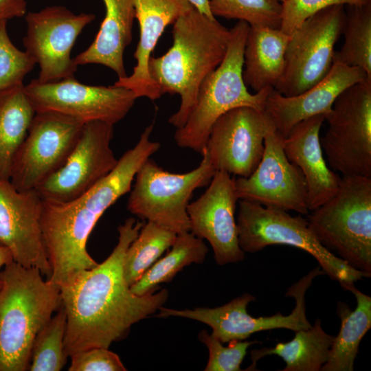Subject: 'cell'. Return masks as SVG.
<instances>
[{
  "label": "cell",
  "mask_w": 371,
  "mask_h": 371,
  "mask_svg": "<svg viewBox=\"0 0 371 371\" xmlns=\"http://www.w3.org/2000/svg\"><path fill=\"white\" fill-rule=\"evenodd\" d=\"M144 224L127 218L118 227L117 243L106 260L60 287L67 315L64 345L68 357L92 348H109L168 300L166 289L134 294L124 276L126 252Z\"/></svg>",
  "instance_id": "6da1fadb"
},
{
  "label": "cell",
  "mask_w": 371,
  "mask_h": 371,
  "mask_svg": "<svg viewBox=\"0 0 371 371\" xmlns=\"http://www.w3.org/2000/svg\"><path fill=\"white\" fill-rule=\"evenodd\" d=\"M153 128V123L148 125L114 169L86 193L67 202L42 198L41 225L52 268L48 279L59 289L98 264L87 251L88 238L104 212L130 192L142 164L160 148L150 139Z\"/></svg>",
  "instance_id": "7a4b0ae2"
},
{
  "label": "cell",
  "mask_w": 371,
  "mask_h": 371,
  "mask_svg": "<svg viewBox=\"0 0 371 371\" xmlns=\"http://www.w3.org/2000/svg\"><path fill=\"white\" fill-rule=\"evenodd\" d=\"M172 25L171 47L161 56H152L148 70L161 95H180V106L168 119L179 128L194 109L201 85L223 60L230 30L193 6Z\"/></svg>",
  "instance_id": "3957f363"
},
{
  "label": "cell",
  "mask_w": 371,
  "mask_h": 371,
  "mask_svg": "<svg viewBox=\"0 0 371 371\" xmlns=\"http://www.w3.org/2000/svg\"><path fill=\"white\" fill-rule=\"evenodd\" d=\"M43 276L14 260L1 271L0 371L28 370L36 335L62 306L59 287Z\"/></svg>",
  "instance_id": "277c9868"
},
{
  "label": "cell",
  "mask_w": 371,
  "mask_h": 371,
  "mask_svg": "<svg viewBox=\"0 0 371 371\" xmlns=\"http://www.w3.org/2000/svg\"><path fill=\"white\" fill-rule=\"evenodd\" d=\"M249 25L238 21L230 29L225 56L221 64L203 80L196 104L185 124L177 128V145L201 153L215 122L226 112L239 106L264 111L273 87L250 93L243 78L244 50Z\"/></svg>",
  "instance_id": "5b68a950"
},
{
  "label": "cell",
  "mask_w": 371,
  "mask_h": 371,
  "mask_svg": "<svg viewBox=\"0 0 371 371\" xmlns=\"http://www.w3.org/2000/svg\"><path fill=\"white\" fill-rule=\"evenodd\" d=\"M307 221L323 246L371 276V177L342 176L335 195Z\"/></svg>",
  "instance_id": "8992f818"
},
{
  "label": "cell",
  "mask_w": 371,
  "mask_h": 371,
  "mask_svg": "<svg viewBox=\"0 0 371 371\" xmlns=\"http://www.w3.org/2000/svg\"><path fill=\"white\" fill-rule=\"evenodd\" d=\"M236 218L238 243L245 253H255L272 245L301 249L318 262L332 280L356 282L371 276L357 270L326 249L308 226L307 219L287 211L239 200Z\"/></svg>",
  "instance_id": "52a82bcc"
},
{
  "label": "cell",
  "mask_w": 371,
  "mask_h": 371,
  "mask_svg": "<svg viewBox=\"0 0 371 371\" xmlns=\"http://www.w3.org/2000/svg\"><path fill=\"white\" fill-rule=\"evenodd\" d=\"M201 155L198 167L183 174L168 172L147 159L135 175L128 210L177 234L190 232V201L195 190L208 186L216 171L206 153Z\"/></svg>",
  "instance_id": "ba28073f"
},
{
  "label": "cell",
  "mask_w": 371,
  "mask_h": 371,
  "mask_svg": "<svg viewBox=\"0 0 371 371\" xmlns=\"http://www.w3.org/2000/svg\"><path fill=\"white\" fill-rule=\"evenodd\" d=\"M325 120L328 128L320 144L330 168L371 177V80L344 90Z\"/></svg>",
  "instance_id": "9c48e42d"
},
{
  "label": "cell",
  "mask_w": 371,
  "mask_h": 371,
  "mask_svg": "<svg viewBox=\"0 0 371 371\" xmlns=\"http://www.w3.org/2000/svg\"><path fill=\"white\" fill-rule=\"evenodd\" d=\"M344 5L327 7L305 20L289 36L283 74L273 88L297 95L321 81L333 64L334 47L342 35Z\"/></svg>",
  "instance_id": "30bf717a"
},
{
  "label": "cell",
  "mask_w": 371,
  "mask_h": 371,
  "mask_svg": "<svg viewBox=\"0 0 371 371\" xmlns=\"http://www.w3.org/2000/svg\"><path fill=\"white\" fill-rule=\"evenodd\" d=\"M324 274L321 267H318L288 289L285 295L295 300V306L289 315H283L278 312L268 317L251 316L247 308L250 302L255 300V297L245 293L215 308L177 310L161 306L157 317H181L205 324L212 329V334L223 344L245 340L252 334L263 330L285 328L295 332L308 329L312 325L306 315L305 294L313 279Z\"/></svg>",
  "instance_id": "8fae6325"
},
{
  "label": "cell",
  "mask_w": 371,
  "mask_h": 371,
  "mask_svg": "<svg viewBox=\"0 0 371 371\" xmlns=\"http://www.w3.org/2000/svg\"><path fill=\"white\" fill-rule=\"evenodd\" d=\"M83 124L59 113L36 112L12 161V186L19 190H36L65 164Z\"/></svg>",
  "instance_id": "7c38bea8"
},
{
  "label": "cell",
  "mask_w": 371,
  "mask_h": 371,
  "mask_svg": "<svg viewBox=\"0 0 371 371\" xmlns=\"http://www.w3.org/2000/svg\"><path fill=\"white\" fill-rule=\"evenodd\" d=\"M24 89L36 113L56 112L84 124L102 121L114 125L125 117L137 99L126 88L85 85L75 78L45 83L34 79Z\"/></svg>",
  "instance_id": "4fadbf2b"
},
{
  "label": "cell",
  "mask_w": 371,
  "mask_h": 371,
  "mask_svg": "<svg viewBox=\"0 0 371 371\" xmlns=\"http://www.w3.org/2000/svg\"><path fill=\"white\" fill-rule=\"evenodd\" d=\"M93 14H76L61 5L48 6L25 15L27 32L23 43L40 68V82L74 78L78 65L71 49L82 30L95 19Z\"/></svg>",
  "instance_id": "5bb4252c"
},
{
  "label": "cell",
  "mask_w": 371,
  "mask_h": 371,
  "mask_svg": "<svg viewBox=\"0 0 371 371\" xmlns=\"http://www.w3.org/2000/svg\"><path fill=\"white\" fill-rule=\"evenodd\" d=\"M113 126L102 121L83 124L65 164L36 189L43 199L71 201L88 192L114 169L118 159L111 147Z\"/></svg>",
  "instance_id": "9a60e30c"
},
{
  "label": "cell",
  "mask_w": 371,
  "mask_h": 371,
  "mask_svg": "<svg viewBox=\"0 0 371 371\" xmlns=\"http://www.w3.org/2000/svg\"><path fill=\"white\" fill-rule=\"evenodd\" d=\"M274 127L265 111L234 108L215 122L203 151L216 171L248 177L262 159L266 135Z\"/></svg>",
  "instance_id": "2e32d148"
},
{
  "label": "cell",
  "mask_w": 371,
  "mask_h": 371,
  "mask_svg": "<svg viewBox=\"0 0 371 371\" xmlns=\"http://www.w3.org/2000/svg\"><path fill=\"white\" fill-rule=\"evenodd\" d=\"M283 139L275 127L267 133L256 170L248 177L234 179L236 194L239 200L307 214L306 181L300 168L286 157Z\"/></svg>",
  "instance_id": "e0dca14e"
},
{
  "label": "cell",
  "mask_w": 371,
  "mask_h": 371,
  "mask_svg": "<svg viewBox=\"0 0 371 371\" xmlns=\"http://www.w3.org/2000/svg\"><path fill=\"white\" fill-rule=\"evenodd\" d=\"M43 199L37 190H19L0 179V244L13 260L48 278L52 268L41 225Z\"/></svg>",
  "instance_id": "ac0fdd59"
},
{
  "label": "cell",
  "mask_w": 371,
  "mask_h": 371,
  "mask_svg": "<svg viewBox=\"0 0 371 371\" xmlns=\"http://www.w3.org/2000/svg\"><path fill=\"white\" fill-rule=\"evenodd\" d=\"M234 179L227 172L216 171L206 190L187 208L190 232L209 242L218 265L240 262L245 258V252L238 243L235 218L239 199Z\"/></svg>",
  "instance_id": "d6986e66"
},
{
  "label": "cell",
  "mask_w": 371,
  "mask_h": 371,
  "mask_svg": "<svg viewBox=\"0 0 371 371\" xmlns=\"http://www.w3.org/2000/svg\"><path fill=\"white\" fill-rule=\"evenodd\" d=\"M368 78L364 70L333 61L328 74L305 91L287 97L272 88L264 111L284 138L300 122L317 115H326L337 96L348 87Z\"/></svg>",
  "instance_id": "ffe728a7"
},
{
  "label": "cell",
  "mask_w": 371,
  "mask_h": 371,
  "mask_svg": "<svg viewBox=\"0 0 371 371\" xmlns=\"http://www.w3.org/2000/svg\"><path fill=\"white\" fill-rule=\"evenodd\" d=\"M192 7L188 0H135V18L139 27V40L134 53L137 63L133 73L118 78L114 86L131 91L137 98L155 100L161 96L149 74L151 54L166 27Z\"/></svg>",
  "instance_id": "44dd1931"
},
{
  "label": "cell",
  "mask_w": 371,
  "mask_h": 371,
  "mask_svg": "<svg viewBox=\"0 0 371 371\" xmlns=\"http://www.w3.org/2000/svg\"><path fill=\"white\" fill-rule=\"evenodd\" d=\"M326 115H314L296 124L283 139L288 159L301 170L306 184L307 201L312 211L337 192L341 177L328 166L320 144L319 131Z\"/></svg>",
  "instance_id": "7402d4cb"
},
{
  "label": "cell",
  "mask_w": 371,
  "mask_h": 371,
  "mask_svg": "<svg viewBox=\"0 0 371 371\" xmlns=\"http://www.w3.org/2000/svg\"><path fill=\"white\" fill-rule=\"evenodd\" d=\"M105 16L95 39L74 60L77 65L99 64L113 70L118 78L127 76L124 53L132 41L135 0H102Z\"/></svg>",
  "instance_id": "603a6c76"
},
{
  "label": "cell",
  "mask_w": 371,
  "mask_h": 371,
  "mask_svg": "<svg viewBox=\"0 0 371 371\" xmlns=\"http://www.w3.org/2000/svg\"><path fill=\"white\" fill-rule=\"evenodd\" d=\"M289 35L280 29L250 26L245 50L243 78L247 87L258 92L274 88L284 68V55Z\"/></svg>",
  "instance_id": "cb8c5ba5"
},
{
  "label": "cell",
  "mask_w": 371,
  "mask_h": 371,
  "mask_svg": "<svg viewBox=\"0 0 371 371\" xmlns=\"http://www.w3.org/2000/svg\"><path fill=\"white\" fill-rule=\"evenodd\" d=\"M341 286L354 294V311L343 302L337 303L341 326L334 337L327 361L322 371H352L360 342L371 328V297L357 289L353 282H340Z\"/></svg>",
  "instance_id": "d4e9b609"
},
{
  "label": "cell",
  "mask_w": 371,
  "mask_h": 371,
  "mask_svg": "<svg viewBox=\"0 0 371 371\" xmlns=\"http://www.w3.org/2000/svg\"><path fill=\"white\" fill-rule=\"evenodd\" d=\"M334 337L323 330L318 318L310 328L295 331L288 342L251 351V363L247 370H254L261 358L276 355L286 363L282 371H319L328 360Z\"/></svg>",
  "instance_id": "484cf974"
},
{
  "label": "cell",
  "mask_w": 371,
  "mask_h": 371,
  "mask_svg": "<svg viewBox=\"0 0 371 371\" xmlns=\"http://www.w3.org/2000/svg\"><path fill=\"white\" fill-rule=\"evenodd\" d=\"M23 84L0 91V179L10 180L14 157L36 113Z\"/></svg>",
  "instance_id": "4316f807"
},
{
  "label": "cell",
  "mask_w": 371,
  "mask_h": 371,
  "mask_svg": "<svg viewBox=\"0 0 371 371\" xmlns=\"http://www.w3.org/2000/svg\"><path fill=\"white\" fill-rule=\"evenodd\" d=\"M170 248L130 286L134 294L144 295L157 291L160 284L170 282L186 266L203 263L208 252L203 240L190 232L177 234Z\"/></svg>",
  "instance_id": "83f0119b"
},
{
  "label": "cell",
  "mask_w": 371,
  "mask_h": 371,
  "mask_svg": "<svg viewBox=\"0 0 371 371\" xmlns=\"http://www.w3.org/2000/svg\"><path fill=\"white\" fill-rule=\"evenodd\" d=\"M344 42L335 52L333 61L357 67L371 79V2L362 5H345Z\"/></svg>",
  "instance_id": "f1b7e54d"
},
{
  "label": "cell",
  "mask_w": 371,
  "mask_h": 371,
  "mask_svg": "<svg viewBox=\"0 0 371 371\" xmlns=\"http://www.w3.org/2000/svg\"><path fill=\"white\" fill-rule=\"evenodd\" d=\"M177 234L147 221L127 249L124 260V276L131 286L171 247Z\"/></svg>",
  "instance_id": "f546056e"
},
{
  "label": "cell",
  "mask_w": 371,
  "mask_h": 371,
  "mask_svg": "<svg viewBox=\"0 0 371 371\" xmlns=\"http://www.w3.org/2000/svg\"><path fill=\"white\" fill-rule=\"evenodd\" d=\"M67 315L61 306L36 335L31 349L29 370L59 371L66 364L65 350Z\"/></svg>",
  "instance_id": "4dcf8cb0"
},
{
  "label": "cell",
  "mask_w": 371,
  "mask_h": 371,
  "mask_svg": "<svg viewBox=\"0 0 371 371\" xmlns=\"http://www.w3.org/2000/svg\"><path fill=\"white\" fill-rule=\"evenodd\" d=\"M212 15L244 21L250 26L280 29L282 3L278 0H210Z\"/></svg>",
  "instance_id": "1f68e13d"
},
{
  "label": "cell",
  "mask_w": 371,
  "mask_h": 371,
  "mask_svg": "<svg viewBox=\"0 0 371 371\" xmlns=\"http://www.w3.org/2000/svg\"><path fill=\"white\" fill-rule=\"evenodd\" d=\"M7 21H0V91L23 84L25 76L36 62L27 52L12 43L6 27Z\"/></svg>",
  "instance_id": "d6a6232c"
},
{
  "label": "cell",
  "mask_w": 371,
  "mask_h": 371,
  "mask_svg": "<svg viewBox=\"0 0 371 371\" xmlns=\"http://www.w3.org/2000/svg\"><path fill=\"white\" fill-rule=\"evenodd\" d=\"M198 338L208 349L209 358L205 371H240V365L252 344L258 341H230L227 346L205 330H201Z\"/></svg>",
  "instance_id": "836d02e7"
},
{
  "label": "cell",
  "mask_w": 371,
  "mask_h": 371,
  "mask_svg": "<svg viewBox=\"0 0 371 371\" xmlns=\"http://www.w3.org/2000/svg\"><path fill=\"white\" fill-rule=\"evenodd\" d=\"M371 0H285L282 3L280 30L291 35L308 17L335 5H362Z\"/></svg>",
  "instance_id": "e575fe53"
},
{
  "label": "cell",
  "mask_w": 371,
  "mask_h": 371,
  "mask_svg": "<svg viewBox=\"0 0 371 371\" xmlns=\"http://www.w3.org/2000/svg\"><path fill=\"white\" fill-rule=\"evenodd\" d=\"M69 371H125L120 357L107 348L96 347L70 356Z\"/></svg>",
  "instance_id": "d590c367"
},
{
  "label": "cell",
  "mask_w": 371,
  "mask_h": 371,
  "mask_svg": "<svg viewBox=\"0 0 371 371\" xmlns=\"http://www.w3.org/2000/svg\"><path fill=\"white\" fill-rule=\"evenodd\" d=\"M26 0H0V21L25 15Z\"/></svg>",
  "instance_id": "8d00e7d4"
},
{
  "label": "cell",
  "mask_w": 371,
  "mask_h": 371,
  "mask_svg": "<svg viewBox=\"0 0 371 371\" xmlns=\"http://www.w3.org/2000/svg\"><path fill=\"white\" fill-rule=\"evenodd\" d=\"M200 12L211 19H215L210 8V0H188Z\"/></svg>",
  "instance_id": "74e56055"
},
{
  "label": "cell",
  "mask_w": 371,
  "mask_h": 371,
  "mask_svg": "<svg viewBox=\"0 0 371 371\" xmlns=\"http://www.w3.org/2000/svg\"><path fill=\"white\" fill-rule=\"evenodd\" d=\"M13 261L10 251L3 245L0 244V287L1 284V274L4 267Z\"/></svg>",
  "instance_id": "f35d334b"
},
{
  "label": "cell",
  "mask_w": 371,
  "mask_h": 371,
  "mask_svg": "<svg viewBox=\"0 0 371 371\" xmlns=\"http://www.w3.org/2000/svg\"><path fill=\"white\" fill-rule=\"evenodd\" d=\"M280 1L281 3H282L283 1H284L285 0H278Z\"/></svg>",
  "instance_id": "ab89813d"
}]
</instances>
